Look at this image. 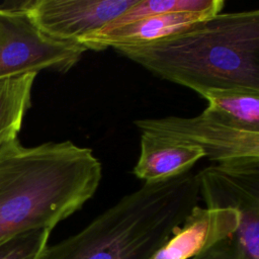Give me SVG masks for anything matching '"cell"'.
<instances>
[{
    "mask_svg": "<svg viewBox=\"0 0 259 259\" xmlns=\"http://www.w3.org/2000/svg\"><path fill=\"white\" fill-rule=\"evenodd\" d=\"M102 177L89 148L71 141L0 147V242L24 232L53 230L94 195Z\"/></svg>",
    "mask_w": 259,
    "mask_h": 259,
    "instance_id": "6da1fadb",
    "label": "cell"
},
{
    "mask_svg": "<svg viewBox=\"0 0 259 259\" xmlns=\"http://www.w3.org/2000/svg\"><path fill=\"white\" fill-rule=\"evenodd\" d=\"M114 50L199 95L215 89L259 91V10L220 13L170 36Z\"/></svg>",
    "mask_w": 259,
    "mask_h": 259,
    "instance_id": "7a4b0ae2",
    "label": "cell"
},
{
    "mask_svg": "<svg viewBox=\"0 0 259 259\" xmlns=\"http://www.w3.org/2000/svg\"><path fill=\"white\" fill-rule=\"evenodd\" d=\"M198 198L191 172L145 183L79 232L48 246L42 259H152L198 205Z\"/></svg>",
    "mask_w": 259,
    "mask_h": 259,
    "instance_id": "3957f363",
    "label": "cell"
},
{
    "mask_svg": "<svg viewBox=\"0 0 259 259\" xmlns=\"http://www.w3.org/2000/svg\"><path fill=\"white\" fill-rule=\"evenodd\" d=\"M134 123L142 134L197 147L218 165L259 163V132L239 126L207 107L192 117L141 118Z\"/></svg>",
    "mask_w": 259,
    "mask_h": 259,
    "instance_id": "277c9868",
    "label": "cell"
},
{
    "mask_svg": "<svg viewBox=\"0 0 259 259\" xmlns=\"http://www.w3.org/2000/svg\"><path fill=\"white\" fill-rule=\"evenodd\" d=\"M86 51L79 42L44 33L23 8V1L0 8V80L41 70L66 73Z\"/></svg>",
    "mask_w": 259,
    "mask_h": 259,
    "instance_id": "5b68a950",
    "label": "cell"
},
{
    "mask_svg": "<svg viewBox=\"0 0 259 259\" xmlns=\"http://www.w3.org/2000/svg\"><path fill=\"white\" fill-rule=\"evenodd\" d=\"M138 0H27L23 8L52 38L76 41L109 24Z\"/></svg>",
    "mask_w": 259,
    "mask_h": 259,
    "instance_id": "8992f818",
    "label": "cell"
},
{
    "mask_svg": "<svg viewBox=\"0 0 259 259\" xmlns=\"http://www.w3.org/2000/svg\"><path fill=\"white\" fill-rule=\"evenodd\" d=\"M239 223L234 208L196 205L152 259H190L231 236Z\"/></svg>",
    "mask_w": 259,
    "mask_h": 259,
    "instance_id": "52a82bcc",
    "label": "cell"
},
{
    "mask_svg": "<svg viewBox=\"0 0 259 259\" xmlns=\"http://www.w3.org/2000/svg\"><path fill=\"white\" fill-rule=\"evenodd\" d=\"M207 18L210 17L185 12L149 16L116 28L100 29L83 37L80 44L87 51L140 46L181 32Z\"/></svg>",
    "mask_w": 259,
    "mask_h": 259,
    "instance_id": "ba28073f",
    "label": "cell"
},
{
    "mask_svg": "<svg viewBox=\"0 0 259 259\" xmlns=\"http://www.w3.org/2000/svg\"><path fill=\"white\" fill-rule=\"evenodd\" d=\"M204 157L201 149L142 134L141 152L133 173L146 183L167 180L186 172Z\"/></svg>",
    "mask_w": 259,
    "mask_h": 259,
    "instance_id": "9c48e42d",
    "label": "cell"
},
{
    "mask_svg": "<svg viewBox=\"0 0 259 259\" xmlns=\"http://www.w3.org/2000/svg\"><path fill=\"white\" fill-rule=\"evenodd\" d=\"M36 73L0 80V147L17 139L23 118L31 106Z\"/></svg>",
    "mask_w": 259,
    "mask_h": 259,
    "instance_id": "30bf717a",
    "label": "cell"
},
{
    "mask_svg": "<svg viewBox=\"0 0 259 259\" xmlns=\"http://www.w3.org/2000/svg\"><path fill=\"white\" fill-rule=\"evenodd\" d=\"M239 214L235 233L190 259H259V205L246 207Z\"/></svg>",
    "mask_w": 259,
    "mask_h": 259,
    "instance_id": "8fae6325",
    "label": "cell"
},
{
    "mask_svg": "<svg viewBox=\"0 0 259 259\" xmlns=\"http://www.w3.org/2000/svg\"><path fill=\"white\" fill-rule=\"evenodd\" d=\"M207 108L247 130L259 132V91L248 89H215L200 94Z\"/></svg>",
    "mask_w": 259,
    "mask_h": 259,
    "instance_id": "7c38bea8",
    "label": "cell"
},
{
    "mask_svg": "<svg viewBox=\"0 0 259 259\" xmlns=\"http://www.w3.org/2000/svg\"><path fill=\"white\" fill-rule=\"evenodd\" d=\"M224 5L223 0H138L135 5L101 29H112L141 18L174 12L212 17L221 13Z\"/></svg>",
    "mask_w": 259,
    "mask_h": 259,
    "instance_id": "4fadbf2b",
    "label": "cell"
},
{
    "mask_svg": "<svg viewBox=\"0 0 259 259\" xmlns=\"http://www.w3.org/2000/svg\"><path fill=\"white\" fill-rule=\"evenodd\" d=\"M51 232L49 229L32 230L0 242V259H42Z\"/></svg>",
    "mask_w": 259,
    "mask_h": 259,
    "instance_id": "5bb4252c",
    "label": "cell"
}]
</instances>
